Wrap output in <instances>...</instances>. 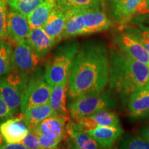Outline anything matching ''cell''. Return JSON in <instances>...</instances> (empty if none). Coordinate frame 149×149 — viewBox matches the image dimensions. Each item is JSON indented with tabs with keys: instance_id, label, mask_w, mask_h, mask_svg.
I'll return each instance as SVG.
<instances>
[{
	"instance_id": "1",
	"label": "cell",
	"mask_w": 149,
	"mask_h": 149,
	"mask_svg": "<svg viewBox=\"0 0 149 149\" xmlns=\"http://www.w3.org/2000/svg\"><path fill=\"white\" fill-rule=\"evenodd\" d=\"M109 48L102 40H88L79 46L68 81V97L104 90L109 84Z\"/></svg>"
},
{
	"instance_id": "2",
	"label": "cell",
	"mask_w": 149,
	"mask_h": 149,
	"mask_svg": "<svg viewBox=\"0 0 149 149\" xmlns=\"http://www.w3.org/2000/svg\"><path fill=\"white\" fill-rule=\"evenodd\" d=\"M110 88L122 98L144 88L149 83V67L119 51L112 44L109 48Z\"/></svg>"
},
{
	"instance_id": "3",
	"label": "cell",
	"mask_w": 149,
	"mask_h": 149,
	"mask_svg": "<svg viewBox=\"0 0 149 149\" xmlns=\"http://www.w3.org/2000/svg\"><path fill=\"white\" fill-rule=\"evenodd\" d=\"M79 46L77 41H72L56 50L45 64L44 77L46 82L54 86L68 80Z\"/></svg>"
},
{
	"instance_id": "4",
	"label": "cell",
	"mask_w": 149,
	"mask_h": 149,
	"mask_svg": "<svg viewBox=\"0 0 149 149\" xmlns=\"http://www.w3.org/2000/svg\"><path fill=\"white\" fill-rule=\"evenodd\" d=\"M68 109L70 118L77 121L88 116L100 110L113 109L117 105V100L110 91L104 90L81 95L71 100Z\"/></svg>"
},
{
	"instance_id": "5",
	"label": "cell",
	"mask_w": 149,
	"mask_h": 149,
	"mask_svg": "<svg viewBox=\"0 0 149 149\" xmlns=\"http://www.w3.org/2000/svg\"><path fill=\"white\" fill-rule=\"evenodd\" d=\"M29 79V74L16 69L0 77V94L14 114L20 109L22 96Z\"/></svg>"
},
{
	"instance_id": "6",
	"label": "cell",
	"mask_w": 149,
	"mask_h": 149,
	"mask_svg": "<svg viewBox=\"0 0 149 149\" xmlns=\"http://www.w3.org/2000/svg\"><path fill=\"white\" fill-rule=\"evenodd\" d=\"M53 86L46 82L44 73L39 70L30 78L22 98L20 110L22 113L27 109L48 103Z\"/></svg>"
},
{
	"instance_id": "7",
	"label": "cell",
	"mask_w": 149,
	"mask_h": 149,
	"mask_svg": "<svg viewBox=\"0 0 149 149\" xmlns=\"http://www.w3.org/2000/svg\"><path fill=\"white\" fill-rule=\"evenodd\" d=\"M113 44L119 51L148 66L149 53L139 39L127 29L120 30L113 36Z\"/></svg>"
},
{
	"instance_id": "8",
	"label": "cell",
	"mask_w": 149,
	"mask_h": 149,
	"mask_svg": "<svg viewBox=\"0 0 149 149\" xmlns=\"http://www.w3.org/2000/svg\"><path fill=\"white\" fill-rule=\"evenodd\" d=\"M142 0H105L112 19L119 29L127 26L134 17L137 15L139 6Z\"/></svg>"
},
{
	"instance_id": "9",
	"label": "cell",
	"mask_w": 149,
	"mask_h": 149,
	"mask_svg": "<svg viewBox=\"0 0 149 149\" xmlns=\"http://www.w3.org/2000/svg\"><path fill=\"white\" fill-rule=\"evenodd\" d=\"M13 69L27 74L33 73L42 60L31 49L26 38L16 43L13 53Z\"/></svg>"
},
{
	"instance_id": "10",
	"label": "cell",
	"mask_w": 149,
	"mask_h": 149,
	"mask_svg": "<svg viewBox=\"0 0 149 149\" xmlns=\"http://www.w3.org/2000/svg\"><path fill=\"white\" fill-rule=\"evenodd\" d=\"M80 11L84 26V35L103 32L113 26V22L107 15L105 8H93Z\"/></svg>"
},
{
	"instance_id": "11",
	"label": "cell",
	"mask_w": 149,
	"mask_h": 149,
	"mask_svg": "<svg viewBox=\"0 0 149 149\" xmlns=\"http://www.w3.org/2000/svg\"><path fill=\"white\" fill-rule=\"evenodd\" d=\"M29 131L30 128L22 113L0 124V133L6 143L22 142Z\"/></svg>"
},
{
	"instance_id": "12",
	"label": "cell",
	"mask_w": 149,
	"mask_h": 149,
	"mask_svg": "<svg viewBox=\"0 0 149 149\" xmlns=\"http://www.w3.org/2000/svg\"><path fill=\"white\" fill-rule=\"evenodd\" d=\"M68 121L63 117L53 115L43 120L31 130L37 135L57 139L61 142L64 139H66V125Z\"/></svg>"
},
{
	"instance_id": "13",
	"label": "cell",
	"mask_w": 149,
	"mask_h": 149,
	"mask_svg": "<svg viewBox=\"0 0 149 149\" xmlns=\"http://www.w3.org/2000/svg\"><path fill=\"white\" fill-rule=\"evenodd\" d=\"M75 122L85 133L100 126H120L121 125L118 115L110 109L100 110L88 116L81 117Z\"/></svg>"
},
{
	"instance_id": "14",
	"label": "cell",
	"mask_w": 149,
	"mask_h": 149,
	"mask_svg": "<svg viewBox=\"0 0 149 149\" xmlns=\"http://www.w3.org/2000/svg\"><path fill=\"white\" fill-rule=\"evenodd\" d=\"M66 140L70 148L97 149L101 146L90 135L83 131L75 121L69 120L66 125Z\"/></svg>"
},
{
	"instance_id": "15",
	"label": "cell",
	"mask_w": 149,
	"mask_h": 149,
	"mask_svg": "<svg viewBox=\"0 0 149 149\" xmlns=\"http://www.w3.org/2000/svg\"><path fill=\"white\" fill-rule=\"evenodd\" d=\"M69 13L70 12L64 10L55 3L48 19L42 26L46 34L56 44L62 40L61 35Z\"/></svg>"
},
{
	"instance_id": "16",
	"label": "cell",
	"mask_w": 149,
	"mask_h": 149,
	"mask_svg": "<svg viewBox=\"0 0 149 149\" xmlns=\"http://www.w3.org/2000/svg\"><path fill=\"white\" fill-rule=\"evenodd\" d=\"M7 31L8 40L12 43L26 38L31 31L27 16L10 10L7 17Z\"/></svg>"
},
{
	"instance_id": "17",
	"label": "cell",
	"mask_w": 149,
	"mask_h": 149,
	"mask_svg": "<svg viewBox=\"0 0 149 149\" xmlns=\"http://www.w3.org/2000/svg\"><path fill=\"white\" fill-rule=\"evenodd\" d=\"M130 117L134 120L149 117V87L138 90L130 94L127 99Z\"/></svg>"
},
{
	"instance_id": "18",
	"label": "cell",
	"mask_w": 149,
	"mask_h": 149,
	"mask_svg": "<svg viewBox=\"0 0 149 149\" xmlns=\"http://www.w3.org/2000/svg\"><path fill=\"white\" fill-rule=\"evenodd\" d=\"M26 40L31 49L41 59H44L56 45L42 27L31 29Z\"/></svg>"
},
{
	"instance_id": "19",
	"label": "cell",
	"mask_w": 149,
	"mask_h": 149,
	"mask_svg": "<svg viewBox=\"0 0 149 149\" xmlns=\"http://www.w3.org/2000/svg\"><path fill=\"white\" fill-rule=\"evenodd\" d=\"M68 80H66L53 86L48 102L55 115L63 117L66 120H70L69 111L66 106L68 96Z\"/></svg>"
},
{
	"instance_id": "20",
	"label": "cell",
	"mask_w": 149,
	"mask_h": 149,
	"mask_svg": "<svg viewBox=\"0 0 149 149\" xmlns=\"http://www.w3.org/2000/svg\"><path fill=\"white\" fill-rule=\"evenodd\" d=\"M86 133L94 139L102 148H111L124 133V130L120 126H100Z\"/></svg>"
},
{
	"instance_id": "21",
	"label": "cell",
	"mask_w": 149,
	"mask_h": 149,
	"mask_svg": "<svg viewBox=\"0 0 149 149\" xmlns=\"http://www.w3.org/2000/svg\"><path fill=\"white\" fill-rule=\"evenodd\" d=\"M56 3V0H45L27 16L31 29L42 27Z\"/></svg>"
},
{
	"instance_id": "22",
	"label": "cell",
	"mask_w": 149,
	"mask_h": 149,
	"mask_svg": "<svg viewBox=\"0 0 149 149\" xmlns=\"http://www.w3.org/2000/svg\"><path fill=\"white\" fill-rule=\"evenodd\" d=\"M30 130L35 128L37 124L48 117L55 115L49 102L43 105L37 106L27 109L23 113Z\"/></svg>"
},
{
	"instance_id": "23",
	"label": "cell",
	"mask_w": 149,
	"mask_h": 149,
	"mask_svg": "<svg viewBox=\"0 0 149 149\" xmlns=\"http://www.w3.org/2000/svg\"><path fill=\"white\" fill-rule=\"evenodd\" d=\"M56 3L68 12L106 8L105 0H56Z\"/></svg>"
},
{
	"instance_id": "24",
	"label": "cell",
	"mask_w": 149,
	"mask_h": 149,
	"mask_svg": "<svg viewBox=\"0 0 149 149\" xmlns=\"http://www.w3.org/2000/svg\"><path fill=\"white\" fill-rule=\"evenodd\" d=\"M13 43L8 40L0 39V77L5 75L14 68Z\"/></svg>"
},
{
	"instance_id": "25",
	"label": "cell",
	"mask_w": 149,
	"mask_h": 149,
	"mask_svg": "<svg viewBox=\"0 0 149 149\" xmlns=\"http://www.w3.org/2000/svg\"><path fill=\"white\" fill-rule=\"evenodd\" d=\"M117 140V148H119L149 149V141L139 134H122Z\"/></svg>"
},
{
	"instance_id": "26",
	"label": "cell",
	"mask_w": 149,
	"mask_h": 149,
	"mask_svg": "<svg viewBox=\"0 0 149 149\" xmlns=\"http://www.w3.org/2000/svg\"><path fill=\"white\" fill-rule=\"evenodd\" d=\"M10 10L28 16L45 0H5Z\"/></svg>"
},
{
	"instance_id": "27",
	"label": "cell",
	"mask_w": 149,
	"mask_h": 149,
	"mask_svg": "<svg viewBox=\"0 0 149 149\" xmlns=\"http://www.w3.org/2000/svg\"><path fill=\"white\" fill-rule=\"evenodd\" d=\"M8 10L5 0H0V39L8 40L7 17Z\"/></svg>"
},
{
	"instance_id": "28",
	"label": "cell",
	"mask_w": 149,
	"mask_h": 149,
	"mask_svg": "<svg viewBox=\"0 0 149 149\" xmlns=\"http://www.w3.org/2000/svg\"><path fill=\"white\" fill-rule=\"evenodd\" d=\"M26 148L29 149L41 148L40 139L38 135L32 130H30L29 133L25 136L22 141Z\"/></svg>"
},
{
	"instance_id": "29",
	"label": "cell",
	"mask_w": 149,
	"mask_h": 149,
	"mask_svg": "<svg viewBox=\"0 0 149 149\" xmlns=\"http://www.w3.org/2000/svg\"><path fill=\"white\" fill-rule=\"evenodd\" d=\"M14 115L13 112L7 105L2 96L0 94V122H3V121L11 118Z\"/></svg>"
},
{
	"instance_id": "30",
	"label": "cell",
	"mask_w": 149,
	"mask_h": 149,
	"mask_svg": "<svg viewBox=\"0 0 149 149\" xmlns=\"http://www.w3.org/2000/svg\"><path fill=\"white\" fill-rule=\"evenodd\" d=\"M40 139V146L41 148L44 149H52V148H58V145L60 141L57 140V139H51L46 137L44 135H37Z\"/></svg>"
},
{
	"instance_id": "31",
	"label": "cell",
	"mask_w": 149,
	"mask_h": 149,
	"mask_svg": "<svg viewBox=\"0 0 149 149\" xmlns=\"http://www.w3.org/2000/svg\"><path fill=\"white\" fill-rule=\"evenodd\" d=\"M124 29H127L128 31H130V32L133 33V34L139 39V40L140 41V42L142 44V45L144 46V47L146 48V50L149 53V37L142 34V33L139 32L138 30L136 29L135 28H129L126 26L124 28Z\"/></svg>"
},
{
	"instance_id": "32",
	"label": "cell",
	"mask_w": 149,
	"mask_h": 149,
	"mask_svg": "<svg viewBox=\"0 0 149 149\" xmlns=\"http://www.w3.org/2000/svg\"><path fill=\"white\" fill-rule=\"evenodd\" d=\"M149 13V0H142L137 10L138 15H144Z\"/></svg>"
},
{
	"instance_id": "33",
	"label": "cell",
	"mask_w": 149,
	"mask_h": 149,
	"mask_svg": "<svg viewBox=\"0 0 149 149\" xmlns=\"http://www.w3.org/2000/svg\"><path fill=\"white\" fill-rule=\"evenodd\" d=\"M1 148L3 149H26V146H24L22 142L19 143H6L1 146Z\"/></svg>"
},
{
	"instance_id": "34",
	"label": "cell",
	"mask_w": 149,
	"mask_h": 149,
	"mask_svg": "<svg viewBox=\"0 0 149 149\" xmlns=\"http://www.w3.org/2000/svg\"><path fill=\"white\" fill-rule=\"evenodd\" d=\"M139 134L149 141V122L139 130Z\"/></svg>"
},
{
	"instance_id": "35",
	"label": "cell",
	"mask_w": 149,
	"mask_h": 149,
	"mask_svg": "<svg viewBox=\"0 0 149 149\" xmlns=\"http://www.w3.org/2000/svg\"><path fill=\"white\" fill-rule=\"evenodd\" d=\"M136 29H137L139 32L142 33L146 36L149 37V27H145V28H135Z\"/></svg>"
},
{
	"instance_id": "36",
	"label": "cell",
	"mask_w": 149,
	"mask_h": 149,
	"mask_svg": "<svg viewBox=\"0 0 149 149\" xmlns=\"http://www.w3.org/2000/svg\"><path fill=\"white\" fill-rule=\"evenodd\" d=\"M5 143L6 141H4V139H3L2 135H1V133H0V148H1V146H2Z\"/></svg>"
},
{
	"instance_id": "37",
	"label": "cell",
	"mask_w": 149,
	"mask_h": 149,
	"mask_svg": "<svg viewBox=\"0 0 149 149\" xmlns=\"http://www.w3.org/2000/svg\"><path fill=\"white\" fill-rule=\"evenodd\" d=\"M147 86H148V87H149V83H148V85H147Z\"/></svg>"
},
{
	"instance_id": "38",
	"label": "cell",
	"mask_w": 149,
	"mask_h": 149,
	"mask_svg": "<svg viewBox=\"0 0 149 149\" xmlns=\"http://www.w3.org/2000/svg\"><path fill=\"white\" fill-rule=\"evenodd\" d=\"M148 67H149V64H148Z\"/></svg>"
}]
</instances>
